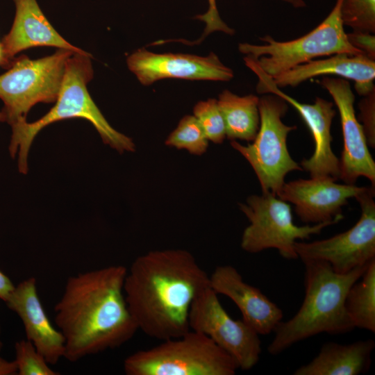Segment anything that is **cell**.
<instances>
[{"instance_id":"d4e9b609","label":"cell","mask_w":375,"mask_h":375,"mask_svg":"<svg viewBox=\"0 0 375 375\" xmlns=\"http://www.w3.org/2000/svg\"><path fill=\"white\" fill-rule=\"evenodd\" d=\"M193 112L207 139L215 144L222 143L226 138V128L217 99H208L198 102Z\"/></svg>"},{"instance_id":"9c48e42d","label":"cell","mask_w":375,"mask_h":375,"mask_svg":"<svg viewBox=\"0 0 375 375\" xmlns=\"http://www.w3.org/2000/svg\"><path fill=\"white\" fill-rule=\"evenodd\" d=\"M250 224L244 230L242 249L256 253L268 249H276L286 259H297L294 243L309 239L312 235L340 220L299 226L294 224L291 206L271 193L251 195L246 204H240Z\"/></svg>"},{"instance_id":"4fadbf2b","label":"cell","mask_w":375,"mask_h":375,"mask_svg":"<svg viewBox=\"0 0 375 375\" xmlns=\"http://www.w3.org/2000/svg\"><path fill=\"white\" fill-rule=\"evenodd\" d=\"M319 83L331 94L340 113L343 150L339 159V179L354 185L360 176H364L374 187L375 162L362 126L356 117L355 96L349 82L343 78L324 77Z\"/></svg>"},{"instance_id":"ba28073f","label":"cell","mask_w":375,"mask_h":375,"mask_svg":"<svg viewBox=\"0 0 375 375\" xmlns=\"http://www.w3.org/2000/svg\"><path fill=\"white\" fill-rule=\"evenodd\" d=\"M74 53L58 49L53 54L36 60L22 55L11 61L8 70L0 75L1 112L6 122L12 126L26 120L34 105L56 101L67 61Z\"/></svg>"},{"instance_id":"9a60e30c","label":"cell","mask_w":375,"mask_h":375,"mask_svg":"<svg viewBox=\"0 0 375 375\" xmlns=\"http://www.w3.org/2000/svg\"><path fill=\"white\" fill-rule=\"evenodd\" d=\"M331 176L298 179L285 183L276 196L294 205L295 212L305 223L319 224L343 219L342 208L365 187L340 184Z\"/></svg>"},{"instance_id":"7c38bea8","label":"cell","mask_w":375,"mask_h":375,"mask_svg":"<svg viewBox=\"0 0 375 375\" xmlns=\"http://www.w3.org/2000/svg\"><path fill=\"white\" fill-rule=\"evenodd\" d=\"M246 65L258 77L256 86L259 94H273L283 99L299 113L308 126L315 143L312 155L301 162L303 170L308 172L311 177L331 176L339 179V158L332 151L331 127L336 115L334 104L323 98L317 97L312 104L301 103L283 92L274 83L272 78L265 74L255 60L246 56Z\"/></svg>"},{"instance_id":"277c9868","label":"cell","mask_w":375,"mask_h":375,"mask_svg":"<svg viewBox=\"0 0 375 375\" xmlns=\"http://www.w3.org/2000/svg\"><path fill=\"white\" fill-rule=\"evenodd\" d=\"M92 55L75 52L67 60L64 77L55 105L39 119L19 122L12 126L9 151L18 154V169L26 174L27 158L32 142L39 132L56 122L83 118L89 121L99 133L103 143L119 153L133 151L135 144L128 136L114 129L90 97L87 85L93 78Z\"/></svg>"},{"instance_id":"d6a6232c","label":"cell","mask_w":375,"mask_h":375,"mask_svg":"<svg viewBox=\"0 0 375 375\" xmlns=\"http://www.w3.org/2000/svg\"><path fill=\"white\" fill-rule=\"evenodd\" d=\"M0 65L4 67V62L2 58V56H1V46H0Z\"/></svg>"},{"instance_id":"5bb4252c","label":"cell","mask_w":375,"mask_h":375,"mask_svg":"<svg viewBox=\"0 0 375 375\" xmlns=\"http://www.w3.org/2000/svg\"><path fill=\"white\" fill-rule=\"evenodd\" d=\"M129 70L144 85L168 78L229 81L233 70L211 52L207 56L185 53H156L140 48L126 59Z\"/></svg>"},{"instance_id":"cb8c5ba5","label":"cell","mask_w":375,"mask_h":375,"mask_svg":"<svg viewBox=\"0 0 375 375\" xmlns=\"http://www.w3.org/2000/svg\"><path fill=\"white\" fill-rule=\"evenodd\" d=\"M340 15L344 26L353 31L375 32V0H342Z\"/></svg>"},{"instance_id":"484cf974","label":"cell","mask_w":375,"mask_h":375,"mask_svg":"<svg viewBox=\"0 0 375 375\" xmlns=\"http://www.w3.org/2000/svg\"><path fill=\"white\" fill-rule=\"evenodd\" d=\"M14 360L19 375H58L59 372L49 367L44 357L27 339L20 340L15 344Z\"/></svg>"},{"instance_id":"6da1fadb","label":"cell","mask_w":375,"mask_h":375,"mask_svg":"<svg viewBox=\"0 0 375 375\" xmlns=\"http://www.w3.org/2000/svg\"><path fill=\"white\" fill-rule=\"evenodd\" d=\"M127 268L110 265L70 276L54 307L64 358L76 362L122 346L138 330L124 294Z\"/></svg>"},{"instance_id":"83f0119b","label":"cell","mask_w":375,"mask_h":375,"mask_svg":"<svg viewBox=\"0 0 375 375\" xmlns=\"http://www.w3.org/2000/svg\"><path fill=\"white\" fill-rule=\"evenodd\" d=\"M359 120L362 122L367 145L375 147V90L363 96L358 103Z\"/></svg>"},{"instance_id":"f546056e","label":"cell","mask_w":375,"mask_h":375,"mask_svg":"<svg viewBox=\"0 0 375 375\" xmlns=\"http://www.w3.org/2000/svg\"><path fill=\"white\" fill-rule=\"evenodd\" d=\"M14 287L10 278L0 269V299L5 302Z\"/></svg>"},{"instance_id":"7a4b0ae2","label":"cell","mask_w":375,"mask_h":375,"mask_svg":"<svg viewBox=\"0 0 375 375\" xmlns=\"http://www.w3.org/2000/svg\"><path fill=\"white\" fill-rule=\"evenodd\" d=\"M208 285L209 276L188 251L155 250L127 269L124 294L138 330L162 341L190 330L192 303Z\"/></svg>"},{"instance_id":"e0dca14e","label":"cell","mask_w":375,"mask_h":375,"mask_svg":"<svg viewBox=\"0 0 375 375\" xmlns=\"http://www.w3.org/2000/svg\"><path fill=\"white\" fill-rule=\"evenodd\" d=\"M209 281L217 294L228 297L235 303L242 319L258 335L271 333L282 321L283 310L258 288L246 283L234 267H216Z\"/></svg>"},{"instance_id":"7402d4cb","label":"cell","mask_w":375,"mask_h":375,"mask_svg":"<svg viewBox=\"0 0 375 375\" xmlns=\"http://www.w3.org/2000/svg\"><path fill=\"white\" fill-rule=\"evenodd\" d=\"M345 308L355 328L375 333V259L349 288Z\"/></svg>"},{"instance_id":"f1b7e54d","label":"cell","mask_w":375,"mask_h":375,"mask_svg":"<svg viewBox=\"0 0 375 375\" xmlns=\"http://www.w3.org/2000/svg\"><path fill=\"white\" fill-rule=\"evenodd\" d=\"M350 44L360 50L365 56L375 60V36L372 33L353 31L347 33Z\"/></svg>"},{"instance_id":"4dcf8cb0","label":"cell","mask_w":375,"mask_h":375,"mask_svg":"<svg viewBox=\"0 0 375 375\" xmlns=\"http://www.w3.org/2000/svg\"><path fill=\"white\" fill-rule=\"evenodd\" d=\"M1 335V326H0ZM0 339V353L2 347ZM17 374V365L15 360H8L1 356L0 354V375H16Z\"/></svg>"},{"instance_id":"836d02e7","label":"cell","mask_w":375,"mask_h":375,"mask_svg":"<svg viewBox=\"0 0 375 375\" xmlns=\"http://www.w3.org/2000/svg\"><path fill=\"white\" fill-rule=\"evenodd\" d=\"M0 122H6V118L2 112H0Z\"/></svg>"},{"instance_id":"44dd1931","label":"cell","mask_w":375,"mask_h":375,"mask_svg":"<svg viewBox=\"0 0 375 375\" xmlns=\"http://www.w3.org/2000/svg\"><path fill=\"white\" fill-rule=\"evenodd\" d=\"M259 98L253 94L240 97L226 90L217 103L223 116L226 137L231 140L253 141L260 126Z\"/></svg>"},{"instance_id":"ac0fdd59","label":"cell","mask_w":375,"mask_h":375,"mask_svg":"<svg viewBox=\"0 0 375 375\" xmlns=\"http://www.w3.org/2000/svg\"><path fill=\"white\" fill-rule=\"evenodd\" d=\"M15 15L12 27L0 42L4 67L22 51L36 47H54L83 52L65 40L52 26L37 0H13Z\"/></svg>"},{"instance_id":"ffe728a7","label":"cell","mask_w":375,"mask_h":375,"mask_svg":"<svg viewBox=\"0 0 375 375\" xmlns=\"http://www.w3.org/2000/svg\"><path fill=\"white\" fill-rule=\"evenodd\" d=\"M375 342L372 339L351 344H324L310 362L297 368L294 375H358L367 372Z\"/></svg>"},{"instance_id":"4316f807","label":"cell","mask_w":375,"mask_h":375,"mask_svg":"<svg viewBox=\"0 0 375 375\" xmlns=\"http://www.w3.org/2000/svg\"><path fill=\"white\" fill-rule=\"evenodd\" d=\"M208 10L205 13L198 15L195 17L196 19L206 24L203 33L198 40L192 42L184 39L169 40L168 41L178 42L183 44L192 45L201 43L209 34L215 31H221L228 35H233L234 30L230 28L219 16L216 0H208Z\"/></svg>"},{"instance_id":"1f68e13d","label":"cell","mask_w":375,"mask_h":375,"mask_svg":"<svg viewBox=\"0 0 375 375\" xmlns=\"http://www.w3.org/2000/svg\"><path fill=\"white\" fill-rule=\"evenodd\" d=\"M296 8H303L306 6V2L303 0H282Z\"/></svg>"},{"instance_id":"5b68a950","label":"cell","mask_w":375,"mask_h":375,"mask_svg":"<svg viewBox=\"0 0 375 375\" xmlns=\"http://www.w3.org/2000/svg\"><path fill=\"white\" fill-rule=\"evenodd\" d=\"M127 375H233V358L206 335L190 330L138 351L124 361Z\"/></svg>"},{"instance_id":"8992f818","label":"cell","mask_w":375,"mask_h":375,"mask_svg":"<svg viewBox=\"0 0 375 375\" xmlns=\"http://www.w3.org/2000/svg\"><path fill=\"white\" fill-rule=\"evenodd\" d=\"M342 1L336 0L323 22L300 38L281 42L265 35L260 39L266 44L240 43L239 51L252 58L272 78L318 57L338 53L364 55L348 40L340 15Z\"/></svg>"},{"instance_id":"d6986e66","label":"cell","mask_w":375,"mask_h":375,"mask_svg":"<svg viewBox=\"0 0 375 375\" xmlns=\"http://www.w3.org/2000/svg\"><path fill=\"white\" fill-rule=\"evenodd\" d=\"M328 74L353 81L356 92L362 97L375 90V61L364 55L338 53L328 58L312 60L273 77L272 80L279 88L297 87L313 77Z\"/></svg>"},{"instance_id":"2e32d148","label":"cell","mask_w":375,"mask_h":375,"mask_svg":"<svg viewBox=\"0 0 375 375\" xmlns=\"http://www.w3.org/2000/svg\"><path fill=\"white\" fill-rule=\"evenodd\" d=\"M5 303L20 318L26 339L49 365H56L64 358V336L53 326L45 312L35 278L29 277L15 285Z\"/></svg>"},{"instance_id":"30bf717a","label":"cell","mask_w":375,"mask_h":375,"mask_svg":"<svg viewBox=\"0 0 375 375\" xmlns=\"http://www.w3.org/2000/svg\"><path fill=\"white\" fill-rule=\"evenodd\" d=\"M374 187H365L356 197L361 215L349 230L311 242L297 241L294 249L301 260L328 262L338 274H346L375 259Z\"/></svg>"},{"instance_id":"52a82bcc","label":"cell","mask_w":375,"mask_h":375,"mask_svg":"<svg viewBox=\"0 0 375 375\" xmlns=\"http://www.w3.org/2000/svg\"><path fill=\"white\" fill-rule=\"evenodd\" d=\"M288 104L273 94L259 98L260 126L253 142L247 145L235 140L231 142L252 167L262 194L276 195L288 173L303 171L290 156L287 147L288 134L297 129V126H288L282 122L288 110Z\"/></svg>"},{"instance_id":"603a6c76","label":"cell","mask_w":375,"mask_h":375,"mask_svg":"<svg viewBox=\"0 0 375 375\" xmlns=\"http://www.w3.org/2000/svg\"><path fill=\"white\" fill-rule=\"evenodd\" d=\"M208 139L194 115H185L165 141L168 146L201 155L208 147Z\"/></svg>"},{"instance_id":"8fae6325","label":"cell","mask_w":375,"mask_h":375,"mask_svg":"<svg viewBox=\"0 0 375 375\" xmlns=\"http://www.w3.org/2000/svg\"><path fill=\"white\" fill-rule=\"evenodd\" d=\"M190 330L211 339L235 361L238 369L249 370L259 360V335L242 319H233L210 285L193 301L189 315Z\"/></svg>"},{"instance_id":"3957f363","label":"cell","mask_w":375,"mask_h":375,"mask_svg":"<svg viewBox=\"0 0 375 375\" xmlns=\"http://www.w3.org/2000/svg\"><path fill=\"white\" fill-rule=\"evenodd\" d=\"M304 264L305 295L301 306L289 320L281 321L268 352L278 355L295 343L326 333L344 334L354 325L346 308L345 299L351 285L364 273L368 264L346 274H338L324 261L302 260Z\"/></svg>"}]
</instances>
